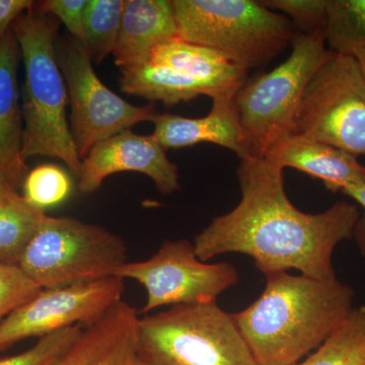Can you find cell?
I'll list each match as a JSON object with an SVG mask.
<instances>
[{
    "label": "cell",
    "instance_id": "44dd1931",
    "mask_svg": "<svg viewBox=\"0 0 365 365\" xmlns=\"http://www.w3.org/2000/svg\"><path fill=\"white\" fill-rule=\"evenodd\" d=\"M324 33L335 54L355 56L365 50V0H327Z\"/></svg>",
    "mask_w": 365,
    "mask_h": 365
},
{
    "label": "cell",
    "instance_id": "2e32d148",
    "mask_svg": "<svg viewBox=\"0 0 365 365\" xmlns=\"http://www.w3.org/2000/svg\"><path fill=\"white\" fill-rule=\"evenodd\" d=\"M21 51L13 31L0 40V172L14 188L23 186L28 165L23 158L24 118L19 86Z\"/></svg>",
    "mask_w": 365,
    "mask_h": 365
},
{
    "label": "cell",
    "instance_id": "ba28073f",
    "mask_svg": "<svg viewBox=\"0 0 365 365\" xmlns=\"http://www.w3.org/2000/svg\"><path fill=\"white\" fill-rule=\"evenodd\" d=\"M292 134L365 155V81L354 56L335 54L314 74Z\"/></svg>",
    "mask_w": 365,
    "mask_h": 365
},
{
    "label": "cell",
    "instance_id": "1f68e13d",
    "mask_svg": "<svg viewBox=\"0 0 365 365\" xmlns=\"http://www.w3.org/2000/svg\"><path fill=\"white\" fill-rule=\"evenodd\" d=\"M138 365H151L148 364H145V362L141 361V360H139Z\"/></svg>",
    "mask_w": 365,
    "mask_h": 365
},
{
    "label": "cell",
    "instance_id": "52a82bcc",
    "mask_svg": "<svg viewBox=\"0 0 365 365\" xmlns=\"http://www.w3.org/2000/svg\"><path fill=\"white\" fill-rule=\"evenodd\" d=\"M127 263L123 239L101 225L46 215L20 267L42 289L106 279Z\"/></svg>",
    "mask_w": 365,
    "mask_h": 365
},
{
    "label": "cell",
    "instance_id": "e0dca14e",
    "mask_svg": "<svg viewBox=\"0 0 365 365\" xmlns=\"http://www.w3.org/2000/svg\"><path fill=\"white\" fill-rule=\"evenodd\" d=\"M235 97L215 98L210 112L204 117H182L169 113L158 114L153 121L155 130L151 135L165 150L213 143L234 151L241 160L244 151Z\"/></svg>",
    "mask_w": 365,
    "mask_h": 365
},
{
    "label": "cell",
    "instance_id": "277c9868",
    "mask_svg": "<svg viewBox=\"0 0 365 365\" xmlns=\"http://www.w3.org/2000/svg\"><path fill=\"white\" fill-rule=\"evenodd\" d=\"M292 50L267 73L245 81L235 97L244 158H264L269 150L294 133L302 96L319 67L335 53L327 47L324 30L297 32Z\"/></svg>",
    "mask_w": 365,
    "mask_h": 365
},
{
    "label": "cell",
    "instance_id": "9c48e42d",
    "mask_svg": "<svg viewBox=\"0 0 365 365\" xmlns=\"http://www.w3.org/2000/svg\"><path fill=\"white\" fill-rule=\"evenodd\" d=\"M56 54L71 103V134L81 160L96 144L158 116L155 106L132 105L108 88L81 41L71 36L58 38Z\"/></svg>",
    "mask_w": 365,
    "mask_h": 365
},
{
    "label": "cell",
    "instance_id": "6da1fadb",
    "mask_svg": "<svg viewBox=\"0 0 365 365\" xmlns=\"http://www.w3.org/2000/svg\"><path fill=\"white\" fill-rule=\"evenodd\" d=\"M237 179L241 201L196 235L197 257L208 262L242 254L265 276L294 269L314 279H336L334 251L352 239L357 205L338 201L323 212H302L288 198L283 170L266 158L241 160Z\"/></svg>",
    "mask_w": 365,
    "mask_h": 365
},
{
    "label": "cell",
    "instance_id": "7c38bea8",
    "mask_svg": "<svg viewBox=\"0 0 365 365\" xmlns=\"http://www.w3.org/2000/svg\"><path fill=\"white\" fill-rule=\"evenodd\" d=\"M136 172L153 180L160 193L170 195L181 190L179 169L153 135H139L130 129L101 141L83 160L78 176L81 193L97 191L108 177Z\"/></svg>",
    "mask_w": 365,
    "mask_h": 365
},
{
    "label": "cell",
    "instance_id": "ffe728a7",
    "mask_svg": "<svg viewBox=\"0 0 365 365\" xmlns=\"http://www.w3.org/2000/svg\"><path fill=\"white\" fill-rule=\"evenodd\" d=\"M294 365H365V306L353 307L318 349Z\"/></svg>",
    "mask_w": 365,
    "mask_h": 365
},
{
    "label": "cell",
    "instance_id": "f546056e",
    "mask_svg": "<svg viewBox=\"0 0 365 365\" xmlns=\"http://www.w3.org/2000/svg\"><path fill=\"white\" fill-rule=\"evenodd\" d=\"M19 195H20V193H19L18 190L14 188L11 182L0 172V201L14 198V197Z\"/></svg>",
    "mask_w": 365,
    "mask_h": 365
},
{
    "label": "cell",
    "instance_id": "7a4b0ae2",
    "mask_svg": "<svg viewBox=\"0 0 365 365\" xmlns=\"http://www.w3.org/2000/svg\"><path fill=\"white\" fill-rule=\"evenodd\" d=\"M354 297L338 278L268 274L259 299L232 318L257 365H294L337 330Z\"/></svg>",
    "mask_w": 365,
    "mask_h": 365
},
{
    "label": "cell",
    "instance_id": "5bb4252c",
    "mask_svg": "<svg viewBox=\"0 0 365 365\" xmlns=\"http://www.w3.org/2000/svg\"><path fill=\"white\" fill-rule=\"evenodd\" d=\"M264 158L280 169L292 168L306 173L332 193H342L347 187L365 182V165L357 157L297 134L276 143Z\"/></svg>",
    "mask_w": 365,
    "mask_h": 365
},
{
    "label": "cell",
    "instance_id": "ac0fdd59",
    "mask_svg": "<svg viewBox=\"0 0 365 365\" xmlns=\"http://www.w3.org/2000/svg\"><path fill=\"white\" fill-rule=\"evenodd\" d=\"M178 37L172 0H125L113 56L119 69L148 60L158 45Z\"/></svg>",
    "mask_w": 365,
    "mask_h": 365
},
{
    "label": "cell",
    "instance_id": "83f0119b",
    "mask_svg": "<svg viewBox=\"0 0 365 365\" xmlns=\"http://www.w3.org/2000/svg\"><path fill=\"white\" fill-rule=\"evenodd\" d=\"M35 2L31 0H0V40L19 16L30 11Z\"/></svg>",
    "mask_w": 365,
    "mask_h": 365
},
{
    "label": "cell",
    "instance_id": "5b68a950",
    "mask_svg": "<svg viewBox=\"0 0 365 365\" xmlns=\"http://www.w3.org/2000/svg\"><path fill=\"white\" fill-rule=\"evenodd\" d=\"M178 37L215 50L244 71L268 63L297 32L287 16L254 0H172Z\"/></svg>",
    "mask_w": 365,
    "mask_h": 365
},
{
    "label": "cell",
    "instance_id": "8992f818",
    "mask_svg": "<svg viewBox=\"0 0 365 365\" xmlns=\"http://www.w3.org/2000/svg\"><path fill=\"white\" fill-rule=\"evenodd\" d=\"M137 352L151 365H257L232 314L216 302L139 318Z\"/></svg>",
    "mask_w": 365,
    "mask_h": 365
},
{
    "label": "cell",
    "instance_id": "8fae6325",
    "mask_svg": "<svg viewBox=\"0 0 365 365\" xmlns=\"http://www.w3.org/2000/svg\"><path fill=\"white\" fill-rule=\"evenodd\" d=\"M124 290V279L117 276L42 289L0 324V351L28 338L91 325L122 300Z\"/></svg>",
    "mask_w": 365,
    "mask_h": 365
},
{
    "label": "cell",
    "instance_id": "9a60e30c",
    "mask_svg": "<svg viewBox=\"0 0 365 365\" xmlns=\"http://www.w3.org/2000/svg\"><path fill=\"white\" fill-rule=\"evenodd\" d=\"M146 61L167 66L180 78L202 86L212 100L235 97L246 81L247 71L241 67L215 50L180 37L158 45Z\"/></svg>",
    "mask_w": 365,
    "mask_h": 365
},
{
    "label": "cell",
    "instance_id": "d4e9b609",
    "mask_svg": "<svg viewBox=\"0 0 365 365\" xmlns=\"http://www.w3.org/2000/svg\"><path fill=\"white\" fill-rule=\"evenodd\" d=\"M41 292L42 288L20 266L0 263V324Z\"/></svg>",
    "mask_w": 365,
    "mask_h": 365
},
{
    "label": "cell",
    "instance_id": "cb8c5ba5",
    "mask_svg": "<svg viewBox=\"0 0 365 365\" xmlns=\"http://www.w3.org/2000/svg\"><path fill=\"white\" fill-rule=\"evenodd\" d=\"M83 330V325H76L44 336L30 349L13 356L2 357L0 365H55Z\"/></svg>",
    "mask_w": 365,
    "mask_h": 365
},
{
    "label": "cell",
    "instance_id": "d6986e66",
    "mask_svg": "<svg viewBox=\"0 0 365 365\" xmlns=\"http://www.w3.org/2000/svg\"><path fill=\"white\" fill-rule=\"evenodd\" d=\"M45 216L21 195L0 201V263L20 265Z\"/></svg>",
    "mask_w": 365,
    "mask_h": 365
},
{
    "label": "cell",
    "instance_id": "f1b7e54d",
    "mask_svg": "<svg viewBox=\"0 0 365 365\" xmlns=\"http://www.w3.org/2000/svg\"><path fill=\"white\" fill-rule=\"evenodd\" d=\"M342 194L349 197L364 208V213L360 215L359 220L355 225L354 230H353L352 239L354 240L360 254L365 258V182L347 187L343 190Z\"/></svg>",
    "mask_w": 365,
    "mask_h": 365
},
{
    "label": "cell",
    "instance_id": "3957f363",
    "mask_svg": "<svg viewBox=\"0 0 365 365\" xmlns=\"http://www.w3.org/2000/svg\"><path fill=\"white\" fill-rule=\"evenodd\" d=\"M58 29L59 21L42 13L36 2L11 26L25 67L23 158H58L78 177L83 160L67 119L68 93L56 54Z\"/></svg>",
    "mask_w": 365,
    "mask_h": 365
},
{
    "label": "cell",
    "instance_id": "4fadbf2b",
    "mask_svg": "<svg viewBox=\"0 0 365 365\" xmlns=\"http://www.w3.org/2000/svg\"><path fill=\"white\" fill-rule=\"evenodd\" d=\"M136 309L124 300L86 326L55 365H138Z\"/></svg>",
    "mask_w": 365,
    "mask_h": 365
},
{
    "label": "cell",
    "instance_id": "603a6c76",
    "mask_svg": "<svg viewBox=\"0 0 365 365\" xmlns=\"http://www.w3.org/2000/svg\"><path fill=\"white\" fill-rule=\"evenodd\" d=\"M24 199L34 207L44 211L64 202L71 195L72 182L67 173L52 163L30 170L23 182Z\"/></svg>",
    "mask_w": 365,
    "mask_h": 365
},
{
    "label": "cell",
    "instance_id": "484cf974",
    "mask_svg": "<svg viewBox=\"0 0 365 365\" xmlns=\"http://www.w3.org/2000/svg\"><path fill=\"white\" fill-rule=\"evenodd\" d=\"M272 11H280L292 21L299 33L311 34L324 30L327 0H268L262 1Z\"/></svg>",
    "mask_w": 365,
    "mask_h": 365
},
{
    "label": "cell",
    "instance_id": "4316f807",
    "mask_svg": "<svg viewBox=\"0 0 365 365\" xmlns=\"http://www.w3.org/2000/svg\"><path fill=\"white\" fill-rule=\"evenodd\" d=\"M88 0H46L36 6L66 26L74 39L83 40V14Z\"/></svg>",
    "mask_w": 365,
    "mask_h": 365
},
{
    "label": "cell",
    "instance_id": "7402d4cb",
    "mask_svg": "<svg viewBox=\"0 0 365 365\" xmlns=\"http://www.w3.org/2000/svg\"><path fill=\"white\" fill-rule=\"evenodd\" d=\"M125 0H90L83 23V43L91 61L102 63L119 38Z\"/></svg>",
    "mask_w": 365,
    "mask_h": 365
},
{
    "label": "cell",
    "instance_id": "30bf717a",
    "mask_svg": "<svg viewBox=\"0 0 365 365\" xmlns=\"http://www.w3.org/2000/svg\"><path fill=\"white\" fill-rule=\"evenodd\" d=\"M115 276L135 280L145 288L143 314L165 306L215 302L240 280L232 263L201 261L188 240H168L150 259L127 262Z\"/></svg>",
    "mask_w": 365,
    "mask_h": 365
},
{
    "label": "cell",
    "instance_id": "4dcf8cb0",
    "mask_svg": "<svg viewBox=\"0 0 365 365\" xmlns=\"http://www.w3.org/2000/svg\"><path fill=\"white\" fill-rule=\"evenodd\" d=\"M354 57L356 58L357 62H359L360 71H361L362 76H364L365 81V50H362V51L356 53Z\"/></svg>",
    "mask_w": 365,
    "mask_h": 365
}]
</instances>
